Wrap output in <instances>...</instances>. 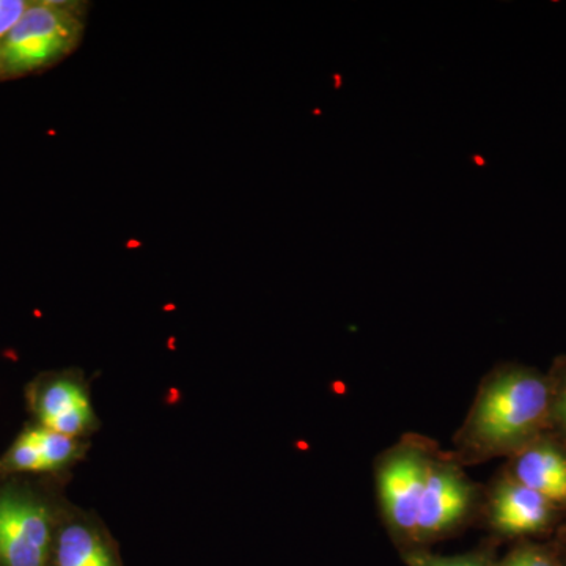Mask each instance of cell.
Listing matches in <instances>:
<instances>
[{
  "label": "cell",
  "instance_id": "4",
  "mask_svg": "<svg viewBox=\"0 0 566 566\" xmlns=\"http://www.w3.org/2000/svg\"><path fill=\"white\" fill-rule=\"evenodd\" d=\"M54 520L36 495L0 491V566H51Z\"/></svg>",
  "mask_w": 566,
  "mask_h": 566
},
{
  "label": "cell",
  "instance_id": "5",
  "mask_svg": "<svg viewBox=\"0 0 566 566\" xmlns=\"http://www.w3.org/2000/svg\"><path fill=\"white\" fill-rule=\"evenodd\" d=\"M472 501L474 488L460 469L444 461H431L409 551L422 549L428 543L452 534L468 516Z\"/></svg>",
  "mask_w": 566,
  "mask_h": 566
},
{
  "label": "cell",
  "instance_id": "11",
  "mask_svg": "<svg viewBox=\"0 0 566 566\" xmlns=\"http://www.w3.org/2000/svg\"><path fill=\"white\" fill-rule=\"evenodd\" d=\"M0 472L18 474V472H46L39 447L29 434L22 433L10 447L6 457L0 460Z\"/></svg>",
  "mask_w": 566,
  "mask_h": 566
},
{
  "label": "cell",
  "instance_id": "1",
  "mask_svg": "<svg viewBox=\"0 0 566 566\" xmlns=\"http://www.w3.org/2000/svg\"><path fill=\"white\" fill-rule=\"evenodd\" d=\"M532 368L509 365L494 371L480 389L460 434L464 450L497 455L520 449L553 416V387Z\"/></svg>",
  "mask_w": 566,
  "mask_h": 566
},
{
  "label": "cell",
  "instance_id": "15",
  "mask_svg": "<svg viewBox=\"0 0 566 566\" xmlns=\"http://www.w3.org/2000/svg\"><path fill=\"white\" fill-rule=\"evenodd\" d=\"M557 385L560 386L553 389V416L566 430V360L562 364Z\"/></svg>",
  "mask_w": 566,
  "mask_h": 566
},
{
  "label": "cell",
  "instance_id": "7",
  "mask_svg": "<svg viewBox=\"0 0 566 566\" xmlns=\"http://www.w3.org/2000/svg\"><path fill=\"white\" fill-rule=\"evenodd\" d=\"M553 506L543 495L509 476L495 488L491 501V526L506 536L536 534L551 523Z\"/></svg>",
  "mask_w": 566,
  "mask_h": 566
},
{
  "label": "cell",
  "instance_id": "2",
  "mask_svg": "<svg viewBox=\"0 0 566 566\" xmlns=\"http://www.w3.org/2000/svg\"><path fill=\"white\" fill-rule=\"evenodd\" d=\"M82 33V22L71 7L29 3L18 24L0 44V70L28 73L69 54Z\"/></svg>",
  "mask_w": 566,
  "mask_h": 566
},
{
  "label": "cell",
  "instance_id": "3",
  "mask_svg": "<svg viewBox=\"0 0 566 566\" xmlns=\"http://www.w3.org/2000/svg\"><path fill=\"white\" fill-rule=\"evenodd\" d=\"M431 461L433 458L420 447H398L382 461L376 475L387 526L406 551L415 542L417 513Z\"/></svg>",
  "mask_w": 566,
  "mask_h": 566
},
{
  "label": "cell",
  "instance_id": "6",
  "mask_svg": "<svg viewBox=\"0 0 566 566\" xmlns=\"http://www.w3.org/2000/svg\"><path fill=\"white\" fill-rule=\"evenodd\" d=\"M41 427L80 438L93 424V409L85 387L70 376L51 379L35 395Z\"/></svg>",
  "mask_w": 566,
  "mask_h": 566
},
{
  "label": "cell",
  "instance_id": "9",
  "mask_svg": "<svg viewBox=\"0 0 566 566\" xmlns=\"http://www.w3.org/2000/svg\"><path fill=\"white\" fill-rule=\"evenodd\" d=\"M512 479L553 505L566 502V455L557 447L535 444L524 449L513 464Z\"/></svg>",
  "mask_w": 566,
  "mask_h": 566
},
{
  "label": "cell",
  "instance_id": "8",
  "mask_svg": "<svg viewBox=\"0 0 566 566\" xmlns=\"http://www.w3.org/2000/svg\"><path fill=\"white\" fill-rule=\"evenodd\" d=\"M51 566H122L106 535L87 521H70L55 531Z\"/></svg>",
  "mask_w": 566,
  "mask_h": 566
},
{
  "label": "cell",
  "instance_id": "12",
  "mask_svg": "<svg viewBox=\"0 0 566 566\" xmlns=\"http://www.w3.org/2000/svg\"><path fill=\"white\" fill-rule=\"evenodd\" d=\"M408 566H491L490 558L480 553L458 554V556H439L428 551H408L403 554Z\"/></svg>",
  "mask_w": 566,
  "mask_h": 566
},
{
  "label": "cell",
  "instance_id": "13",
  "mask_svg": "<svg viewBox=\"0 0 566 566\" xmlns=\"http://www.w3.org/2000/svg\"><path fill=\"white\" fill-rule=\"evenodd\" d=\"M491 566H566L564 562L551 553L549 549L536 545H520L513 547L505 557L499 562H491Z\"/></svg>",
  "mask_w": 566,
  "mask_h": 566
},
{
  "label": "cell",
  "instance_id": "14",
  "mask_svg": "<svg viewBox=\"0 0 566 566\" xmlns=\"http://www.w3.org/2000/svg\"><path fill=\"white\" fill-rule=\"evenodd\" d=\"M28 7L29 3L22 0H0V44L21 20Z\"/></svg>",
  "mask_w": 566,
  "mask_h": 566
},
{
  "label": "cell",
  "instance_id": "16",
  "mask_svg": "<svg viewBox=\"0 0 566 566\" xmlns=\"http://www.w3.org/2000/svg\"><path fill=\"white\" fill-rule=\"evenodd\" d=\"M566 565V564H565Z\"/></svg>",
  "mask_w": 566,
  "mask_h": 566
},
{
  "label": "cell",
  "instance_id": "10",
  "mask_svg": "<svg viewBox=\"0 0 566 566\" xmlns=\"http://www.w3.org/2000/svg\"><path fill=\"white\" fill-rule=\"evenodd\" d=\"M28 431L39 447L46 472L59 471L81 455L82 446L77 438L57 433V431L44 427L32 428Z\"/></svg>",
  "mask_w": 566,
  "mask_h": 566
}]
</instances>
